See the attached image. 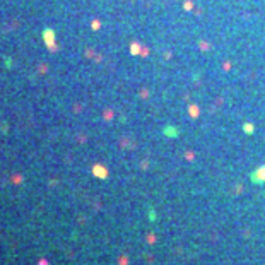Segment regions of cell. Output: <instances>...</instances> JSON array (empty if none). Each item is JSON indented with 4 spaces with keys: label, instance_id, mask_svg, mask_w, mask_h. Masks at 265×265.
<instances>
[{
    "label": "cell",
    "instance_id": "6da1fadb",
    "mask_svg": "<svg viewBox=\"0 0 265 265\" xmlns=\"http://www.w3.org/2000/svg\"><path fill=\"white\" fill-rule=\"evenodd\" d=\"M94 175H98L99 178H104L106 176V170L104 168H101V166H96L94 168Z\"/></svg>",
    "mask_w": 265,
    "mask_h": 265
}]
</instances>
